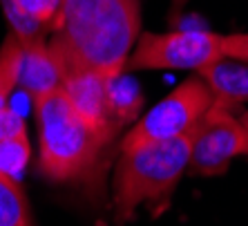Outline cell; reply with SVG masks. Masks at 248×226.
Returning a JSON list of instances; mask_svg holds the SVG:
<instances>
[{"label":"cell","mask_w":248,"mask_h":226,"mask_svg":"<svg viewBox=\"0 0 248 226\" xmlns=\"http://www.w3.org/2000/svg\"><path fill=\"white\" fill-rule=\"evenodd\" d=\"M221 49H224L226 58H235V61H244V63H248V32L224 36Z\"/></svg>","instance_id":"15"},{"label":"cell","mask_w":248,"mask_h":226,"mask_svg":"<svg viewBox=\"0 0 248 226\" xmlns=\"http://www.w3.org/2000/svg\"><path fill=\"white\" fill-rule=\"evenodd\" d=\"M31 105L38 128V173L58 184L94 173L110 137L87 121L61 87Z\"/></svg>","instance_id":"2"},{"label":"cell","mask_w":248,"mask_h":226,"mask_svg":"<svg viewBox=\"0 0 248 226\" xmlns=\"http://www.w3.org/2000/svg\"><path fill=\"white\" fill-rule=\"evenodd\" d=\"M224 36L206 29H177L166 34L141 32L125 72L192 70L197 72L224 56Z\"/></svg>","instance_id":"5"},{"label":"cell","mask_w":248,"mask_h":226,"mask_svg":"<svg viewBox=\"0 0 248 226\" xmlns=\"http://www.w3.org/2000/svg\"><path fill=\"white\" fill-rule=\"evenodd\" d=\"M0 7H2V14H5L7 23H9V32L20 41V45H29V43L41 41V38H49L47 32H43L38 25L31 23L25 16L18 0H0Z\"/></svg>","instance_id":"13"},{"label":"cell","mask_w":248,"mask_h":226,"mask_svg":"<svg viewBox=\"0 0 248 226\" xmlns=\"http://www.w3.org/2000/svg\"><path fill=\"white\" fill-rule=\"evenodd\" d=\"M141 36V0H63L47 43L61 72L114 79L125 72Z\"/></svg>","instance_id":"1"},{"label":"cell","mask_w":248,"mask_h":226,"mask_svg":"<svg viewBox=\"0 0 248 226\" xmlns=\"http://www.w3.org/2000/svg\"><path fill=\"white\" fill-rule=\"evenodd\" d=\"M239 119H242L244 128H246V130H248V110H246V112H244V114H242V116H239Z\"/></svg>","instance_id":"17"},{"label":"cell","mask_w":248,"mask_h":226,"mask_svg":"<svg viewBox=\"0 0 248 226\" xmlns=\"http://www.w3.org/2000/svg\"><path fill=\"white\" fill-rule=\"evenodd\" d=\"M20 63H23V45L16 36L9 32L0 45V139L9 130L23 121L16 112H12L9 101L18 87V76H20Z\"/></svg>","instance_id":"10"},{"label":"cell","mask_w":248,"mask_h":226,"mask_svg":"<svg viewBox=\"0 0 248 226\" xmlns=\"http://www.w3.org/2000/svg\"><path fill=\"white\" fill-rule=\"evenodd\" d=\"M188 5V0H170V16H177L179 12H184V7Z\"/></svg>","instance_id":"16"},{"label":"cell","mask_w":248,"mask_h":226,"mask_svg":"<svg viewBox=\"0 0 248 226\" xmlns=\"http://www.w3.org/2000/svg\"><path fill=\"white\" fill-rule=\"evenodd\" d=\"M239 155H248V130L231 108L215 103L190 134L188 173L197 177H217L224 175Z\"/></svg>","instance_id":"6"},{"label":"cell","mask_w":248,"mask_h":226,"mask_svg":"<svg viewBox=\"0 0 248 226\" xmlns=\"http://www.w3.org/2000/svg\"><path fill=\"white\" fill-rule=\"evenodd\" d=\"M61 83H63V72H61L56 56L49 49L47 38L23 45V63H20L18 87L29 99H41L45 94L58 90Z\"/></svg>","instance_id":"7"},{"label":"cell","mask_w":248,"mask_h":226,"mask_svg":"<svg viewBox=\"0 0 248 226\" xmlns=\"http://www.w3.org/2000/svg\"><path fill=\"white\" fill-rule=\"evenodd\" d=\"M190 163V134L163 144L123 148L114 166L112 209L119 226L127 224L139 209L161 215L172 199Z\"/></svg>","instance_id":"3"},{"label":"cell","mask_w":248,"mask_h":226,"mask_svg":"<svg viewBox=\"0 0 248 226\" xmlns=\"http://www.w3.org/2000/svg\"><path fill=\"white\" fill-rule=\"evenodd\" d=\"M18 2H20V9L25 16L38 25L43 32L52 34L56 29L63 0H18Z\"/></svg>","instance_id":"14"},{"label":"cell","mask_w":248,"mask_h":226,"mask_svg":"<svg viewBox=\"0 0 248 226\" xmlns=\"http://www.w3.org/2000/svg\"><path fill=\"white\" fill-rule=\"evenodd\" d=\"M213 105L215 97L210 87L199 74H192L190 79L181 81L163 101L139 116L137 123L123 137L121 150L188 137Z\"/></svg>","instance_id":"4"},{"label":"cell","mask_w":248,"mask_h":226,"mask_svg":"<svg viewBox=\"0 0 248 226\" xmlns=\"http://www.w3.org/2000/svg\"><path fill=\"white\" fill-rule=\"evenodd\" d=\"M29 159H31V144L27 137V128L20 121L0 139V173L18 177L27 168Z\"/></svg>","instance_id":"12"},{"label":"cell","mask_w":248,"mask_h":226,"mask_svg":"<svg viewBox=\"0 0 248 226\" xmlns=\"http://www.w3.org/2000/svg\"><path fill=\"white\" fill-rule=\"evenodd\" d=\"M143 108V90L134 81L130 72L114 76L108 81L105 92V116L114 132H121V128L137 121Z\"/></svg>","instance_id":"9"},{"label":"cell","mask_w":248,"mask_h":226,"mask_svg":"<svg viewBox=\"0 0 248 226\" xmlns=\"http://www.w3.org/2000/svg\"><path fill=\"white\" fill-rule=\"evenodd\" d=\"M215 97V103L226 108L248 103V63L235 58H217L197 72Z\"/></svg>","instance_id":"8"},{"label":"cell","mask_w":248,"mask_h":226,"mask_svg":"<svg viewBox=\"0 0 248 226\" xmlns=\"http://www.w3.org/2000/svg\"><path fill=\"white\" fill-rule=\"evenodd\" d=\"M0 226H34L23 186L7 173H0Z\"/></svg>","instance_id":"11"}]
</instances>
